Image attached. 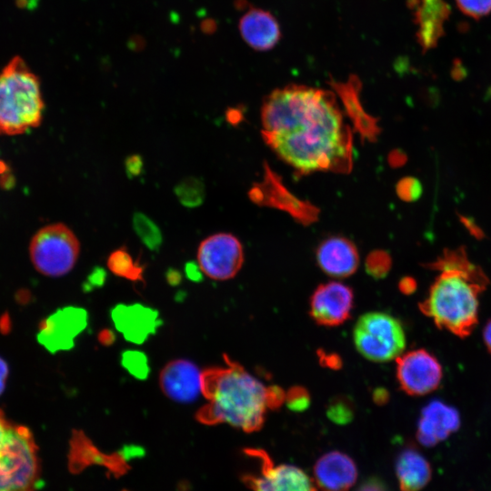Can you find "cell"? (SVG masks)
I'll use <instances>...</instances> for the list:
<instances>
[{
    "instance_id": "obj_1",
    "label": "cell",
    "mask_w": 491,
    "mask_h": 491,
    "mask_svg": "<svg viewBox=\"0 0 491 491\" xmlns=\"http://www.w3.org/2000/svg\"><path fill=\"white\" fill-rule=\"evenodd\" d=\"M261 121L266 143L301 173L351 170L352 133L333 93L297 85L276 89L263 104Z\"/></svg>"
},
{
    "instance_id": "obj_2",
    "label": "cell",
    "mask_w": 491,
    "mask_h": 491,
    "mask_svg": "<svg viewBox=\"0 0 491 491\" xmlns=\"http://www.w3.org/2000/svg\"><path fill=\"white\" fill-rule=\"evenodd\" d=\"M431 268L440 274L419 304L420 310L439 328L462 338L469 336L477 324L478 298L488 278L463 247L446 250Z\"/></svg>"
},
{
    "instance_id": "obj_3",
    "label": "cell",
    "mask_w": 491,
    "mask_h": 491,
    "mask_svg": "<svg viewBox=\"0 0 491 491\" xmlns=\"http://www.w3.org/2000/svg\"><path fill=\"white\" fill-rule=\"evenodd\" d=\"M225 366L201 373V394L207 403L195 413L204 425L226 423L246 433L262 428L268 407L267 386L225 355Z\"/></svg>"
},
{
    "instance_id": "obj_4",
    "label": "cell",
    "mask_w": 491,
    "mask_h": 491,
    "mask_svg": "<svg viewBox=\"0 0 491 491\" xmlns=\"http://www.w3.org/2000/svg\"><path fill=\"white\" fill-rule=\"evenodd\" d=\"M44 110L38 78L14 57L0 72V135H20L40 125Z\"/></svg>"
},
{
    "instance_id": "obj_5",
    "label": "cell",
    "mask_w": 491,
    "mask_h": 491,
    "mask_svg": "<svg viewBox=\"0 0 491 491\" xmlns=\"http://www.w3.org/2000/svg\"><path fill=\"white\" fill-rule=\"evenodd\" d=\"M40 473L31 430L8 419L0 409V491H35Z\"/></svg>"
},
{
    "instance_id": "obj_6",
    "label": "cell",
    "mask_w": 491,
    "mask_h": 491,
    "mask_svg": "<svg viewBox=\"0 0 491 491\" xmlns=\"http://www.w3.org/2000/svg\"><path fill=\"white\" fill-rule=\"evenodd\" d=\"M80 253V243L65 224L55 223L39 229L29 245V255L35 268L44 276L57 277L75 266Z\"/></svg>"
},
{
    "instance_id": "obj_7",
    "label": "cell",
    "mask_w": 491,
    "mask_h": 491,
    "mask_svg": "<svg viewBox=\"0 0 491 491\" xmlns=\"http://www.w3.org/2000/svg\"><path fill=\"white\" fill-rule=\"evenodd\" d=\"M354 343L357 351L373 362H387L398 357L406 346L401 323L384 312H370L356 323Z\"/></svg>"
},
{
    "instance_id": "obj_8",
    "label": "cell",
    "mask_w": 491,
    "mask_h": 491,
    "mask_svg": "<svg viewBox=\"0 0 491 491\" xmlns=\"http://www.w3.org/2000/svg\"><path fill=\"white\" fill-rule=\"evenodd\" d=\"M258 461V474H244L242 482L251 491H316L305 471L292 465H276L269 455L260 448L244 450Z\"/></svg>"
},
{
    "instance_id": "obj_9",
    "label": "cell",
    "mask_w": 491,
    "mask_h": 491,
    "mask_svg": "<svg viewBox=\"0 0 491 491\" xmlns=\"http://www.w3.org/2000/svg\"><path fill=\"white\" fill-rule=\"evenodd\" d=\"M202 273L215 280L234 277L244 263L243 246L233 235L218 233L203 240L197 249Z\"/></svg>"
},
{
    "instance_id": "obj_10",
    "label": "cell",
    "mask_w": 491,
    "mask_h": 491,
    "mask_svg": "<svg viewBox=\"0 0 491 491\" xmlns=\"http://www.w3.org/2000/svg\"><path fill=\"white\" fill-rule=\"evenodd\" d=\"M396 377L404 392L423 396L438 387L442 367L432 354L425 349H416L396 357Z\"/></svg>"
},
{
    "instance_id": "obj_11",
    "label": "cell",
    "mask_w": 491,
    "mask_h": 491,
    "mask_svg": "<svg viewBox=\"0 0 491 491\" xmlns=\"http://www.w3.org/2000/svg\"><path fill=\"white\" fill-rule=\"evenodd\" d=\"M248 195L256 204L286 211L303 225H309L317 219L319 210L291 194L267 165L265 166L263 180L254 185Z\"/></svg>"
},
{
    "instance_id": "obj_12",
    "label": "cell",
    "mask_w": 491,
    "mask_h": 491,
    "mask_svg": "<svg viewBox=\"0 0 491 491\" xmlns=\"http://www.w3.org/2000/svg\"><path fill=\"white\" fill-rule=\"evenodd\" d=\"M86 324L87 314L83 308L66 306L40 322L37 340L51 353L69 350Z\"/></svg>"
},
{
    "instance_id": "obj_13",
    "label": "cell",
    "mask_w": 491,
    "mask_h": 491,
    "mask_svg": "<svg viewBox=\"0 0 491 491\" xmlns=\"http://www.w3.org/2000/svg\"><path fill=\"white\" fill-rule=\"evenodd\" d=\"M353 305V290L340 282L331 281L314 291L309 313L317 325L332 327L349 318Z\"/></svg>"
},
{
    "instance_id": "obj_14",
    "label": "cell",
    "mask_w": 491,
    "mask_h": 491,
    "mask_svg": "<svg viewBox=\"0 0 491 491\" xmlns=\"http://www.w3.org/2000/svg\"><path fill=\"white\" fill-rule=\"evenodd\" d=\"M201 373L188 360H172L162 369L159 385L168 398L181 403L192 402L201 393Z\"/></svg>"
},
{
    "instance_id": "obj_15",
    "label": "cell",
    "mask_w": 491,
    "mask_h": 491,
    "mask_svg": "<svg viewBox=\"0 0 491 491\" xmlns=\"http://www.w3.org/2000/svg\"><path fill=\"white\" fill-rule=\"evenodd\" d=\"M314 476L322 491H348L357 479V467L346 454L331 451L316 462Z\"/></svg>"
},
{
    "instance_id": "obj_16",
    "label": "cell",
    "mask_w": 491,
    "mask_h": 491,
    "mask_svg": "<svg viewBox=\"0 0 491 491\" xmlns=\"http://www.w3.org/2000/svg\"><path fill=\"white\" fill-rule=\"evenodd\" d=\"M316 262L326 275L347 277L358 267V251L349 239L339 235L330 236L317 246Z\"/></svg>"
},
{
    "instance_id": "obj_17",
    "label": "cell",
    "mask_w": 491,
    "mask_h": 491,
    "mask_svg": "<svg viewBox=\"0 0 491 491\" xmlns=\"http://www.w3.org/2000/svg\"><path fill=\"white\" fill-rule=\"evenodd\" d=\"M459 426L460 417L455 408L440 401H433L422 410L416 438L421 445L433 446Z\"/></svg>"
},
{
    "instance_id": "obj_18",
    "label": "cell",
    "mask_w": 491,
    "mask_h": 491,
    "mask_svg": "<svg viewBox=\"0 0 491 491\" xmlns=\"http://www.w3.org/2000/svg\"><path fill=\"white\" fill-rule=\"evenodd\" d=\"M333 86L342 101L346 115L351 119L355 130L363 140L375 142L380 133L377 119L368 115L360 101V80L356 75H351L346 82L331 80Z\"/></svg>"
},
{
    "instance_id": "obj_19",
    "label": "cell",
    "mask_w": 491,
    "mask_h": 491,
    "mask_svg": "<svg viewBox=\"0 0 491 491\" xmlns=\"http://www.w3.org/2000/svg\"><path fill=\"white\" fill-rule=\"evenodd\" d=\"M417 40L424 51L434 48L444 34L450 7L444 0H411Z\"/></svg>"
},
{
    "instance_id": "obj_20",
    "label": "cell",
    "mask_w": 491,
    "mask_h": 491,
    "mask_svg": "<svg viewBox=\"0 0 491 491\" xmlns=\"http://www.w3.org/2000/svg\"><path fill=\"white\" fill-rule=\"evenodd\" d=\"M113 321L126 340L141 344L158 326L155 311L141 305H119L112 311Z\"/></svg>"
},
{
    "instance_id": "obj_21",
    "label": "cell",
    "mask_w": 491,
    "mask_h": 491,
    "mask_svg": "<svg viewBox=\"0 0 491 491\" xmlns=\"http://www.w3.org/2000/svg\"><path fill=\"white\" fill-rule=\"evenodd\" d=\"M239 30L246 43L258 51L272 49L281 36L276 18L259 8H252L242 16Z\"/></svg>"
},
{
    "instance_id": "obj_22",
    "label": "cell",
    "mask_w": 491,
    "mask_h": 491,
    "mask_svg": "<svg viewBox=\"0 0 491 491\" xmlns=\"http://www.w3.org/2000/svg\"><path fill=\"white\" fill-rule=\"evenodd\" d=\"M92 464L103 465L114 474L126 471L127 465L118 454L102 453L81 430H74L70 439L69 466L73 472H79Z\"/></svg>"
},
{
    "instance_id": "obj_23",
    "label": "cell",
    "mask_w": 491,
    "mask_h": 491,
    "mask_svg": "<svg viewBox=\"0 0 491 491\" xmlns=\"http://www.w3.org/2000/svg\"><path fill=\"white\" fill-rule=\"evenodd\" d=\"M396 474L401 491H419L430 481L432 470L426 457L416 448L408 446L396 457Z\"/></svg>"
},
{
    "instance_id": "obj_24",
    "label": "cell",
    "mask_w": 491,
    "mask_h": 491,
    "mask_svg": "<svg viewBox=\"0 0 491 491\" xmlns=\"http://www.w3.org/2000/svg\"><path fill=\"white\" fill-rule=\"evenodd\" d=\"M107 267L115 275L132 282L144 281L145 266L135 261L126 247L114 250L107 258Z\"/></svg>"
},
{
    "instance_id": "obj_25",
    "label": "cell",
    "mask_w": 491,
    "mask_h": 491,
    "mask_svg": "<svg viewBox=\"0 0 491 491\" xmlns=\"http://www.w3.org/2000/svg\"><path fill=\"white\" fill-rule=\"evenodd\" d=\"M135 233L150 249L156 250L162 243V234L159 227L145 215L135 213L133 217Z\"/></svg>"
},
{
    "instance_id": "obj_26",
    "label": "cell",
    "mask_w": 491,
    "mask_h": 491,
    "mask_svg": "<svg viewBox=\"0 0 491 491\" xmlns=\"http://www.w3.org/2000/svg\"><path fill=\"white\" fill-rule=\"evenodd\" d=\"M175 192L180 203L188 207L201 205L205 198L204 185L195 177H187L180 181Z\"/></svg>"
},
{
    "instance_id": "obj_27",
    "label": "cell",
    "mask_w": 491,
    "mask_h": 491,
    "mask_svg": "<svg viewBox=\"0 0 491 491\" xmlns=\"http://www.w3.org/2000/svg\"><path fill=\"white\" fill-rule=\"evenodd\" d=\"M392 259L388 252L376 249L370 252L365 262L366 273L375 279H381L389 273Z\"/></svg>"
},
{
    "instance_id": "obj_28",
    "label": "cell",
    "mask_w": 491,
    "mask_h": 491,
    "mask_svg": "<svg viewBox=\"0 0 491 491\" xmlns=\"http://www.w3.org/2000/svg\"><path fill=\"white\" fill-rule=\"evenodd\" d=\"M326 415L332 422L338 425H346L354 417L353 403L345 396H336L329 402Z\"/></svg>"
},
{
    "instance_id": "obj_29",
    "label": "cell",
    "mask_w": 491,
    "mask_h": 491,
    "mask_svg": "<svg viewBox=\"0 0 491 491\" xmlns=\"http://www.w3.org/2000/svg\"><path fill=\"white\" fill-rule=\"evenodd\" d=\"M423 187L420 181L413 176L400 179L396 185L397 196L405 202H414L422 195Z\"/></svg>"
},
{
    "instance_id": "obj_30",
    "label": "cell",
    "mask_w": 491,
    "mask_h": 491,
    "mask_svg": "<svg viewBox=\"0 0 491 491\" xmlns=\"http://www.w3.org/2000/svg\"><path fill=\"white\" fill-rule=\"evenodd\" d=\"M285 402L287 407L295 412H302L310 405L309 392L303 386H295L286 393Z\"/></svg>"
},
{
    "instance_id": "obj_31",
    "label": "cell",
    "mask_w": 491,
    "mask_h": 491,
    "mask_svg": "<svg viewBox=\"0 0 491 491\" xmlns=\"http://www.w3.org/2000/svg\"><path fill=\"white\" fill-rule=\"evenodd\" d=\"M456 2L462 13L475 19L491 12V0H456Z\"/></svg>"
},
{
    "instance_id": "obj_32",
    "label": "cell",
    "mask_w": 491,
    "mask_h": 491,
    "mask_svg": "<svg viewBox=\"0 0 491 491\" xmlns=\"http://www.w3.org/2000/svg\"><path fill=\"white\" fill-rule=\"evenodd\" d=\"M123 365L139 378L145 377L148 373L145 356L138 352H126L123 357Z\"/></svg>"
},
{
    "instance_id": "obj_33",
    "label": "cell",
    "mask_w": 491,
    "mask_h": 491,
    "mask_svg": "<svg viewBox=\"0 0 491 491\" xmlns=\"http://www.w3.org/2000/svg\"><path fill=\"white\" fill-rule=\"evenodd\" d=\"M286 398V393L277 386H267L268 407L276 409L279 407Z\"/></svg>"
},
{
    "instance_id": "obj_34",
    "label": "cell",
    "mask_w": 491,
    "mask_h": 491,
    "mask_svg": "<svg viewBox=\"0 0 491 491\" xmlns=\"http://www.w3.org/2000/svg\"><path fill=\"white\" fill-rule=\"evenodd\" d=\"M125 167L128 177L138 176L143 169L142 157L139 155H129L125 159Z\"/></svg>"
},
{
    "instance_id": "obj_35",
    "label": "cell",
    "mask_w": 491,
    "mask_h": 491,
    "mask_svg": "<svg viewBox=\"0 0 491 491\" xmlns=\"http://www.w3.org/2000/svg\"><path fill=\"white\" fill-rule=\"evenodd\" d=\"M356 491H388L386 483L378 476H369L365 479Z\"/></svg>"
},
{
    "instance_id": "obj_36",
    "label": "cell",
    "mask_w": 491,
    "mask_h": 491,
    "mask_svg": "<svg viewBox=\"0 0 491 491\" xmlns=\"http://www.w3.org/2000/svg\"><path fill=\"white\" fill-rule=\"evenodd\" d=\"M460 222L467 231L476 239H482L485 236L483 230L476 225L473 218L465 215H459Z\"/></svg>"
},
{
    "instance_id": "obj_37",
    "label": "cell",
    "mask_w": 491,
    "mask_h": 491,
    "mask_svg": "<svg viewBox=\"0 0 491 491\" xmlns=\"http://www.w3.org/2000/svg\"><path fill=\"white\" fill-rule=\"evenodd\" d=\"M407 161L406 153L400 149H395L388 155V163L392 167L403 166Z\"/></svg>"
},
{
    "instance_id": "obj_38",
    "label": "cell",
    "mask_w": 491,
    "mask_h": 491,
    "mask_svg": "<svg viewBox=\"0 0 491 491\" xmlns=\"http://www.w3.org/2000/svg\"><path fill=\"white\" fill-rule=\"evenodd\" d=\"M320 360H321V363L324 366H328V367L333 368V369L339 368L341 364H342L339 356H333V355H330V354H325L324 352L320 356Z\"/></svg>"
},
{
    "instance_id": "obj_39",
    "label": "cell",
    "mask_w": 491,
    "mask_h": 491,
    "mask_svg": "<svg viewBox=\"0 0 491 491\" xmlns=\"http://www.w3.org/2000/svg\"><path fill=\"white\" fill-rule=\"evenodd\" d=\"M398 286L402 293L408 295L416 290V282L413 277L405 276L400 280Z\"/></svg>"
},
{
    "instance_id": "obj_40",
    "label": "cell",
    "mask_w": 491,
    "mask_h": 491,
    "mask_svg": "<svg viewBox=\"0 0 491 491\" xmlns=\"http://www.w3.org/2000/svg\"><path fill=\"white\" fill-rule=\"evenodd\" d=\"M8 373L9 369L6 362L0 357V396L5 388Z\"/></svg>"
},
{
    "instance_id": "obj_41",
    "label": "cell",
    "mask_w": 491,
    "mask_h": 491,
    "mask_svg": "<svg viewBox=\"0 0 491 491\" xmlns=\"http://www.w3.org/2000/svg\"><path fill=\"white\" fill-rule=\"evenodd\" d=\"M389 398L388 392L384 388H377L374 391L373 399L378 405H384Z\"/></svg>"
},
{
    "instance_id": "obj_42",
    "label": "cell",
    "mask_w": 491,
    "mask_h": 491,
    "mask_svg": "<svg viewBox=\"0 0 491 491\" xmlns=\"http://www.w3.org/2000/svg\"><path fill=\"white\" fill-rule=\"evenodd\" d=\"M98 339L101 344L107 346L114 342L115 336L112 331L104 329L99 333Z\"/></svg>"
},
{
    "instance_id": "obj_43",
    "label": "cell",
    "mask_w": 491,
    "mask_h": 491,
    "mask_svg": "<svg viewBox=\"0 0 491 491\" xmlns=\"http://www.w3.org/2000/svg\"><path fill=\"white\" fill-rule=\"evenodd\" d=\"M242 118V113L237 109H229L226 112V119L232 125L238 124Z\"/></svg>"
},
{
    "instance_id": "obj_44",
    "label": "cell",
    "mask_w": 491,
    "mask_h": 491,
    "mask_svg": "<svg viewBox=\"0 0 491 491\" xmlns=\"http://www.w3.org/2000/svg\"><path fill=\"white\" fill-rule=\"evenodd\" d=\"M483 336L485 345L489 353L491 354V320L486 325Z\"/></svg>"
}]
</instances>
